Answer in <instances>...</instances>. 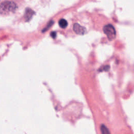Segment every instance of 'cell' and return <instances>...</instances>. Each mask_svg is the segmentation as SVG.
I'll return each mask as SVG.
<instances>
[{
  "label": "cell",
  "mask_w": 134,
  "mask_h": 134,
  "mask_svg": "<svg viewBox=\"0 0 134 134\" xmlns=\"http://www.w3.org/2000/svg\"><path fill=\"white\" fill-rule=\"evenodd\" d=\"M18 8L17 5L13 2L5 1L1 4L0 10L1 14L13 13Z\"/></svg>",
  "instance_id": "obj_1"
},
{
  "label": "cell",
  "mask_w": 134,
  "mask_h": 134,
  "mask_svg": "<svg viewBox=\"0 0 134 134\" xmlns=\"http://www.w3.org/2000/svg\"><path fill=\"white\" fill-rule=\"evenodd\" d=\"M103 32L107 36L110 40H113L116 38V32L114 26L111 24H108L103 27Z\"/></svg>",
  "instance_id": "obj_2"
},
{
  "label": "cell",
  "mask_w": 134,
  "mask_h": 134,
  "mask_svg": "<svg viewBox=\"0 0 134 134\" xmlns=\"http://www.w3.org/2000/svg\"><path fill=\"white\" fill-rule=\"evenodd\" d=\"M74 32L78 35H84L86 32V29L85 27H84L79 24L76 23L74 25Z\"/></svg>",
  "instance_id": "obj_3"
},
{
  "label": "cell",
  "mask_w": 134,
  "mask_h": 134,
  "mask_svg": "<svg viewBox=\"0 0 134 134\" xmlns=\"http://www.w3.org/2000/svg\"><path fill=\"white\" fill-rule=\"evenodd\" d=\"M59 26L62 28H66L68 26V22L65 19H60L58 22Z\"/></svg>",
  "instance_id": "obj_4"
},
{
  "label": "cell",
  "mask_w": 134,
  "mask_h": 134,
  "mask_svg": "<svg viewBox=\"0 0 134 134\" xmlns=\"http://www.w3.org/2000/svg\"><path fill=\"white\" fill-rule=\"evenodd\" d=\"M100 130L102 134H110V132L108 130V128L104 125H102L100 126Z\"/></svg>",
  "instance_id": "obj_5"
},
{
  "label": "cell",
  "mask_w": 134,
  "mask_h": 134,
  "mask_svg": "<svg viewBox=\"0 0 134 134\" xmlns=\"http://www.w3.org/2000/svg\"><path fill=\"white\" fill-rule=\"evenodd\" d=\"M50 35H51V36L52 37V38H55L56 37V32H51V34H50Z\"/></svg>",
  "instance_id": "obj_6"
}]
</instances>
